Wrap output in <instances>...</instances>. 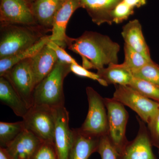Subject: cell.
<instances>
[{
	"mask_svg": "<svg viewBox=\"0 0 159 159\" xmlns=\"http://www.w3.org/2000/svg\"><path fill=\"white\" fill-rule=\"evenodd\" d=\"M69 50L81 56L82 66L97 70L104 66L118 63L120 47L107 35L97 32L86 31L77 38L69 37Z\"/></svg>",
	"mask_w": 159,
	"mask_h": 159,
	"instance_id": "6da1fadb",
	"label": "cell"
},
{
	"mask_svg": "<svg viewBox=\"0 0 159 159\" xmlns=\"http://www.w3.org/2000/svg\"><path fill=\"white\" fill-rule=\"evenodd\" d=\"M49 31L38 25H0V59L29 48Z\"/></svg>",
	"mask_w": 159,
	"mask_h": 159,
	"instance_id": "7a4b0ae2",
	"label": "cell"
},
{
	"mask_svg": "<svg viewBox=\"0 0 159 159\" xmlns=\"http://www.w3.org/2000/svg\"><path fill=\"white\" fill-rule=\"evenodd\" d=\"M70 65L57 61L51 73L35 87L33 105H46L53 108L64 106V80L71 72Z\"/></svg>",
	"mask_w": 159,
	"mask_h": 159,
	"instance_id": "3957f363",
	"label": "cell"
},
{
	"mask_svg": "<svg viewBox=\"0 0 159 159\" xmlns=\"http://www.w3.org/2000/svg\"><path fill=\"white\" fill-rule=\"evenodd\" d=\"M89 111L80 130L83 133L100 138L107 134L108 117L104 98L91 87L86 89Z\"/></svg>",
	"mask_w": 159,
	"mask_h": 159,
	"instance_id": "277c9868",
	"label": "cell"
},
{
	"mask_svg": "<svg viewBox=\"0 0 159 159\" xmlns=\"http://www.w3.org/2000/svg\"><path fill=\"white\" fill-rule=\"evenodd\" d=\"M22 119L26 129L43 142L53 143L56 109L46 105H34Z\"/></svg>",
	"mask_w": 159,
	"mask_h": 159,
	"instance_id": "5b68a950",
	"label": "cell"
},
{
	"mask_svg": "<svg viewBox=\"0 0 159 159\" xmlns=\"http://www.w3.org/2000/svg\"><path fill=\"white\" fill-rule=\"evenodd\" d=\"M108 117L107 135L119 155L128 143L126 139V125L129 114L124 105L112 98H104Z\"/></svg>",
	"mask_w": 159,
	"mask_h": 159,
	"instance_id": "8992f818",
	"label": "cell"
},
{
	"mask_svg": "<svg viewBox=\"0 0 159 159\" xmlns=\"http://www.w3.org/2000/svg\"><path fill=\"white\" fill-rule=\"evenodd\" d=\"M113 99L134 111L148 124L159 109V102L149 99L128 85H115Z\"/></svg>",
	"mask_w": 159,
	"mask_h": 159,
	"instance_id": "52a82bcc",
	"label": "cell"
},
{
	"mask_svg": "<svg viewBox=\"0 0 159 159\" xmlns=\"http://www.w3.org/2000/svg\"><path fill=\"white\" fill-rule=\"evenodd\" d=\"M30 59L18 63L2 76L11 83L29 108L33 106V94L36 85Z\"/></svg>",
	"mask_w": 159,
	"mask_h": 159,
	"instance_id": "ba28073f",
	"label": "cell"
},
{
	"mask_svg": "<svg viewBox=\"0 0 159 159\" xmlns=\"http://www.w3.org/2000/svg\"><path fill=\"white\" fill-rule=\"evenodd\" d=\"M1 25H37L31 4L25 0H0Z\"/></svg>",
	"mask_w": 159,
	"mask_h": 159,
	"instance_id": "9c48e42d",
	"label": "cell"
},
{
	"mask_svg": "<svg viewBox=\"0 0 159 159\" xmlns=\"http://www.w3.org/2000/svg\"><path fill=\"white\" fill-rule=\"evenodd\" d=\"M56 109L54 136V148L57 159H69L74 142V129L69 125V113L65 106Z\"/></svg>",
	"mask_w": 159,
	"mask_h": 159,
	"instance_id": "30bf717a",
	"label": "cell"
},
{
	"mask_svg": "<svg viewBox=\"0 0 159 159\" xmlns=\"http://www.w3.org/2000/svg\"><path fill=\"white\" fill-rule=\"evenodd\" d=\"M80 8L79 0H65L54 18L50 41L63 48L67 47L70 37L66 34L67 25L71 16Z\"/></svg>",
	"mask_w": 159,
	"mask_h": 159,
	"instance_id": "8fae6325",
	"label": "cell"
},
{
	"mask_svg": "<svg viewBox=\"0 0 159 159\" xmlns=\"http://www.w3.org/2000/svg\"><path fill=\"white\" fill-rule=\"evenodd\" d=\"M137 118L139 125L138 134L133 141L128 142L119 156L121 159H156L147 127L139 117Z\"/></svg>",
	"mask_w": 159,
	"mask_h": 159,
	"instance_id": "7c38bea8",
	"label": "cell"
},
{
	"mask_svg": "<svg viewBox=\"0 0 159 159\" xmlns=\"http://www.w3.org/2000/svg\"><path fill=\"white\" fill-rule=\"evenodd\" d=\"M43 141L25 129L5 148L12 159H32Z\"/></svg>",
	"mask_w": 159,
	"mask_h": 159,
	"instance_id": "4fadbf2b",
	"label": "cell"
},
{
	"mask_svg": "<svg viewBox=\"0 0 159 159\" xmlns=\"http://www.w3.org/2000/svg\"><path fill=\"white\" fill-rule=\"evenodd\" d=\"M81 8L85 9L92 21L98 25L112 24L111 13L122 0H79Z\"/></svg>",
	"mask_w": 159,
	"mask_h": 159,
	"instance_id": "5bb4252c",
	"label": "cell"
},
{
	"mask_svg": "<svg viewBox=\"0 0 159 159\" xmlns=\"http://www.w3.org/2000/svg\"><path fill=\"white\" fill-rule=\"evenodd\" d=\"M30 60L36 85L51 73L58 60L55 52L47 44Z\"/></svg>",
	"mask_w": 159,
	"mask_h": 159,
	"instance_id": "9a60e30c",
	"label": "cell"
},
{
	"mask_svg": "<svg viewBox=\"0 0 159 159\" xmlns=\"http://www.w3.org/2000/svg\"><path fill=\"white\" fill-rule=\"evenodd\" d=\"M65 0H34L31 10L37 25L51 31L54 18Z\"/></svg>",
	"mask_w": 159,
	"mask_h": 159,
	"instance_id": "2e32d148",
	"label": "cell"
},
{
	"mask_svg": "<svg viewBox=\"0 0 159 159\" xmlns=\"http://www.w3.org/2000/svg\"><path fill=\"white\" fill-rule=\"evenodd\" d=\"M121 34L125 44L142 54L148 60H152L150 50L142 32V25L139 20H132L123 26Z\"/></svg>",
	"mask_w": 159,
	"mask_h": 159,
	"instance_id": "e0dca14e",
	"label": "cell"
},
{
	"mask_svg": "<svg viewBox=\"0 0 159 159\" xmlns=\"http://www.w3.org/2000/svg\"><path fill=\"white\" fill-rule=\"evenodd\" d=\"M0 101L17 116L24 118L29 109L13 86L6 77H0Z\"/></svg>",
	"mask_w": 159,
	"mask_h": 159,
	"instance_id": "ac0fdd59",
	"label": "cell"
},
{
	"mask_svg": "<svg viewBox=\"0 0 159 159\" xmlns=\"http://www.w3.org/2000/svg\"><path fill=\"white\" fill-rule=\"evenodd\" d=\"M74 142L69 159H88L92 153L97 151L99 138L92 136L74 129Z\"/></svg>",
	"mask_w": 159,
	"mask_h": 159,
	"instance_id": "d6986e66",
	"label": "cell"
},
{
	"mask_svg": "<svg viewBox=\"0 0 159 159\" xmlns=\"http://www.w3.org/2000/svg\"><path fill=\"white\" fill-rule=\"evenodd\" d=\"M97 74L108 85H129L134 77L131 71L123 63L111 64L107 68L98 70Z\"/></svg>",
	"mask_w": 159,
	"mask_h": 159,
	"instance_id": "ffe728a7",
	"label": "cell"
},
{
	"mask_svg": "<svg viewBox=\"0 0 159 159\" xmlns=\"http://www.w3.org/2000/svg\"><path fill=\"white\" fill-rule=\"evenodd\" d=\"M51 35H47L29 48L12 56L0 59V77L2 76L17 63L33 57L50 40Z\"/></svg>",
	"mask_w": 159,
	"mask_h": 159,
	"instance_id": "44dd1931",
	"label": "cell"
},
{
	"mask_svg": "<svg viewBox=\"0 0 159 159\" xmlns=\"http://www.w3.org/2000/svg\"><path fill=\"white\" fill-rule=\"evenodd\" d=\"M25 129L23 121L15 122H0V145L6 148Z\"/></svg>",
	"mask_w": 159,
	"mask_h": 159,
	"instance_id": "7402d4cb",
	"label": "cell"
},
{
	"mask_svg": "<svg viewBox=\"0 0 159 159\" xmlns=\"http://www.w3.org/2000/svg\"><path fill=\"white\" fill-rule=\"evenodd\" d=\"M131 72L134 78L145 80L159 87V66L153 61Z\"/></svg>",
	"mask_w": 159,
	"mask_h": 159,
	"instance_id": "603a6c76",
	"label": "cell"
},
{
	"mask_svg": "<svg viewBox=\"0 0 159 159\" xmlns=\"http://www.w3.org/2000/svg\"><path fill=\"white\" fill-rule=\"evenodd\" d=\"M129 86L144 97L159 102V87L143 80L134 77Z\"/></svg>",
	"mask_w": 159,
	"mask_h": 159,
	"instance_id": "cb8c5ba5",
	"label": "cell"
},
{
	"mask_svg": "<svg viewBox=\"0 0 159 159\" xmlns=\"http://www.w3.org/2000/svg\"><path fill=\"white\" fill-rule=\"evenodd\" d=\"M124 51L125 60L123 63L131 71L140 68L152 61L148 60L142 54L125 43Z\"/></svg>",
	"mask_w": 159,
	"mask_h": 159,
	"instance_id": "d4e9b609",
	"label": "cell"
},
{
	"mask_svg": "<svg viewBox=\"0 0 159 159\" xmlns=\"http://www.w3.org/2000/svg\"><path fill=\"white\" fill-rule=\"evenodd\" d=\"M97 151L101 159H119V155L109 139L107 134L99 138Z\"/></svg>",
	"mask_w": 159,
	"mask_h": 159,
	"instance_id": "484cf974",
	"label": "cell"
},
{
	"mask_svg": "<svg viewBox=\"0 0 159 159\" xmlns=\"http://www.w3.org/2000/svg\"><path fill=\"white\" fill-rule=\"evenodd\" d=\"M134 9L122 1L117 5L112 12V23L120 24L127 20L129 16L134 14Z\"/></svg>",
	"mask_w": 159,
	"mask_h": 159,
	"instance_id": "4316f807",
	"label": "cell"
},
{
	"mask_svg": "<svg viewBox=\"0 0 159 159\" xmlns=\"http://www.w3.org/2000/svg\"><path fill=\"white\" fill-rule=\"evenodd\" d=\"M32 159H57L53 143L43 142Z\"/></svg>",
	"mask_w": 159,
	"mask_h": 159,
	"instance_id": "83f0119b",
	"label": "cell"
},
{
	"mask_svg": "<svg viewBox=\"0 0 159 159\" xmlns=\"http://www.w3.org/2000/svg\"><path fill=\"white\" fill-rule=\"evenodd\" d=\"M70 70L71 72H72L75 75L79 77H86L93 80H96L98 81L101 85L104 86L108 85L105 81L100 78L97 73L95 74L88 70L84 68L82 66L80 65L79 64H71Z\"/></svg>",
	"mask_w": 159,
	"mask_h": 159,
	"instance_id": "f1b7e54d",
	"label": "cell"
},
{
	"mask_svg": "<svg viewBox=\"0 0 159 159\" xmlns=\"http://www.w3.org/2000/svg\"><path fill=\"white\" fill-rule=\"evenodd\" d=\"M147 129L152 144H159V109L148 123Z\"/></svg>",
	"mask_w": 159,
	"mask_h": 159,
	"instance_id": "f546056e",
	"label": "cell"
},
{
	"mask_svg": "<svg viewBox=\"0 0 159 159\" xmlns=\"http://www.w3.org/2000/svg\"><path fill=\"white\" fill-rule=\"evenodd\" d=\"M47 44L50 48L54 50L56 53L58 60L60 61L70 65L78 64L76 60L68 54L64 48H61L57 44L50 40Z\"/></svg>",
	"mask_w": 159,
	"mask_h": 159,
	"instance_id": "4dcf8cb0",
	"label": "cell"
},
{
	"mask_svg": "<svg viewBox=\"0 0 159 159\" xmlns=\"http://www.w3.org/2000/svg\"><path fill=\"white\" fill-rule=\"evenodd\" d=\"M131 8L134 9L135 8H140L145 6L147 3L146 0H122Z\"/></svg>",
	"mask_w": 159,
	"mask_h": 159,
	"instance_id": "1f68e13d",
	"label": "cell"
},
{
	"mask_svg": "<svg viewBox=\"0 0 159 159\" xmlns=\"http://www.w3.org/2000/svg\"><path fill=\"white\" fill-rule=\"evenodd\" d=\"M0 159H12L9 154L7 153L5 148H0Z\"/></svg>",
	"mask_w": 159,
	"mask_h": 159,
	"instance_id": "d6a6232c",
	"label": "cell"
},
{
	"mask_svg": "<svg viewBox=\"0 0 159 159\" xmlns=\"http://www.w3.org/2000/svg\"><path fill=\"white\" fill-rule=\"evenodd\" d=\"M25 1L29 2V4H31V3L34 2V0H25Z\"/></svg>",
	"mask_w": 159,
	"mask_h": 159,
	"instance_id": "836d02e7",
	"label": "cell"
},
{
	"mask_svg": "<svg viewBox=\"0 0 159 159\" xmlns=\"http://www.w3.org/2000/svg\"></svg>",
	"mask_w": 159,
	"mask_h": 159,
	"instance_id": "e575fe53",
	"label": "cell"
}]
</instances>
